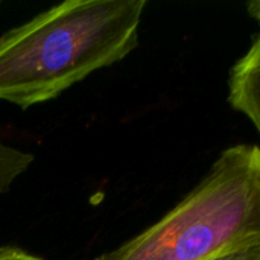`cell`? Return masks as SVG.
<instances>
[{"mask_svg":"<svg viewBox=\"0 0 260 260\" xmlns=\"http://www.w3.org/2000/svg\"><path fill=\"white\" fill-rule=\"evenodd\" d=\"M247 11H248V14H250L253 18H256L260 23V0L250 2V3L247 5Z\"/></svg>","mask_w":260,"mask_h":260,"instance_id":"8992f818","label":"cell"},{"mask_svg":"<svg viewBox=\"0 0 260 260\" xmlns=\"http://www.w3.org/2000/svg\"><path fill=\"white\" fill-rule=\"evenodd\" d=\"M146 0H67L0 35V101H52L139 44Z\"/></svg>","mask_w":260,"mask_h":260,"instance_id":"6da1fadb","label":"cell"},{"mask_svg":"<svg viewBox=\"0 0 260 260\" xmlns=\"http://www.w3.org/2000/svg\"><path fill=\"white\" fill-rule=\"evenodd\" d=\"M229 102L253 122L260 134V30L230 70Z\"/></svg>","mask_w":260,"mask_h":260,"instance_id":"3957f363","label":"cell"},{"mask_svg":"<svg viewBox=\"0 0 260 260\" xmlns=\"http://www.w3.org/2000/svg\"><path fill=\"white\" fill-rule=\"evenodd\" d=\"M260 245V148L224 149L163 218L93 260H216Z\"/></svg>","mask_w":260,"mask_h":260,"instance_id":"7a4b0ae2","label":"cell"},{"mask_svg":"<svg viewBox=\"0 0 260 260\" xmlns=\"http://www.w3.org/2000/svg\"><path fill=\"white\" fill-rule=\"evenodd\" d=\"M0 260H43L18 247H0Z\"/></svg>","mask_w":260,"mask_h":260,"instance_id":"277c9868","label":"cell"},{"mask_svg":"<svg viewBox=\"0 0 260 260\" xmlns=\"http://www.w3.org/2000/svg\"><path fill=\"white\" fill-rule=\"evenodd\" d=\"M216 260H260V245L235 251L232 254H227V256Z\"/></svg>","mask_w":260,"mask_h":260,"instance_id":"5b68a950","label":"cell"}]
</instances>
